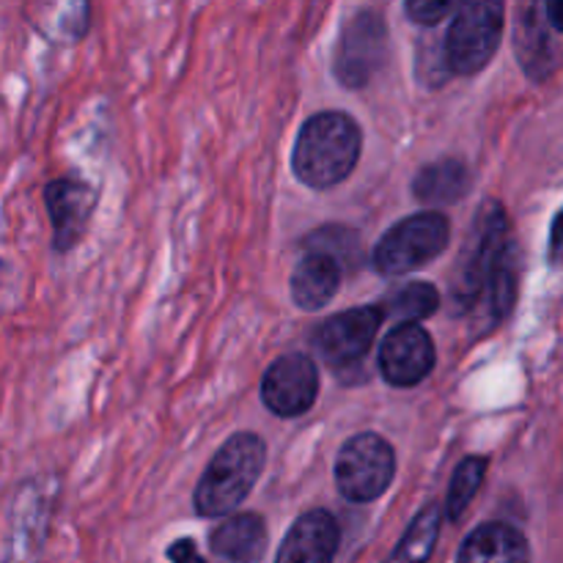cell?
I'll return each instance as SVG.
<instances>
[{
    "mask_svg": "<svg viewBox=\"0 0 563 563\" xmlns=\"http://www.w3.org/2000/svg\"><path fill=\"white\" fill-rule=\"evenodd\" d=\"M451 300L460 311L478 313L482 330L509 317L517 300V247L506 209L487 201L476 214L471 245L460 264Z\"/></svg>",
    "mask_w": 563,
    "mask_h": 563,
    "instance_id": "6da1fadb",
    "label": "cell"
},
{
    "mask_svg": "<svg viewBox=\"0 0 563 563\" xmlns=\"http://www.w3.org/2000/svg\"><path fill=\"white\" fill-rule=\"evenodd\" d=\"M363 135L352 115L341 110H324L302 124L295 143V174L313 190L341 185L361 159Z\"/></svg>",
    "mask_w": 563,
    "mask_h": 563,
    "instance_id": "7a4b0ae2",
    "label": "cell"
},
{
    "mask_svg": "<svg viewBox=\"0 0 563 563\" xmlns=\"http://www.w3.org/2000/svg\"><path fill=\"white\" fill-rule=\"evenodd\" d=\"M264 460H267V445L258 434L240 432L225 440L192 495L198 515L225 517L240 509L262 476Z\"/></svg>",
    "mask_w": 563,
    "mask_h": 563,
    "instance_id": "3957f363",
    "label": "cell"
},
{
    "mask_svg": "<svg viewBox=\"0 0 563 563\" xmlns=\"http://www.w3.org/2000/svg\"><path fill=\"white\" fill-rule=\"evenodd\" d=\"M504 3L473 0L462 3L445 33V69L454 75H476L495 58L504 36Z\"/></svg>",
    "mask_w": 563,
    "mask_h": 563,
    "instance_id": "277c9868",
    "label": "cell"
},
{
    "mask_svg": "<svg viewBox=\"0 0 563 563\" xmlns=\"http://www.w3.org/2000/svg\"><path fill=\"white\" fill-rule=\"evenodd\" d=\"M451 225L440 212H418L401 220L374 247V267L383 275H407L421 269L449 247Z\"/></svg>",
    "mask_w": 563,
    "mask_h": 563,
    "instance_id": "5b68a950",
    "label": "cell"
},
{
    "mask_svg": "<svg viewBox=\"0 0 563 563\" xmlns=\"http://www.w3.org/2000/svg\"><path fill=\"white\" fill-rule=\"evenodd\" d=\"M396 476V454L385 438L374 432L355 434L335 460V482L352 504H372Z\"/></svg>",
    "mask_w": 563,
    "mask_h": 563,
    "instance_id": "8992f818",
    "label": "cell"
},
{
    "mask_svg": "<svg viewBox=\"0 0 563 563\" xmlns=\"http://www.w3.org/2000/svg\"><path fill=\"white\" fill-rule=\"evenodd\" d=\"M388 58V27L377 11H357L344 25L333 69L346 88H363Z\"/></svg>",
    "mask_w": 563,
    "mask_h": 563,
    "instance_id": "52a82bcc",
    "label": "cell"
},
{
    "mask_svg": "<svg viewBox=\"0 0 563 563\" xmlns=\"http://www.w3.org/2000/svg\"><path fill=\"white\" fill-rule=\"evenodd\" d=\"M319 396L317 363L302 352L278 357L262 379V399L280 418H297L313 407Z\"/></svg>",
    "mask_w": 563,
    "mask_h": 563,
    "instance_id": "ba28073f",
    "label": "cell"
},
{
    "mask_svg": "<svg viewBox=\"0 0 563 563\" xmlns=\"http://www.w3.org/2000/svg\"><path fill=\"white\" fill-rule=\"evenodd\" d=\"M383 322L385 317L379 306L352 308V311L335 313L328 322L319 324L313 344H317L319 355L333 366H352L372 350Z\"/></svg>",
    "mask_w": 563,
    "mask_h": 563,
    "instance_id": "9c48e42d",
    "label": "cell"
},
{
    "mask_svg": "<svg viewBox=\"0 0 563 563\" xmlns=\"http://www.w3.org/2000/svg\"><path fill=\"white\" fill-rule=\"evenodd\" d=\"M438 352L421 324H396L379 346V372L396 388H412L432 374Z\"/></svg>",
    "mask_w": 563,
    "mask_h": 563,
    "instance_id": "30bf717a",
    "label": "cell"
},
{
    "mask_svg": "<svg viewBox=\"0 0 563 563\" xmlns=\"http://www.w3.org/2000/svg\"><path fill=\"white\" fill-rule=\"evenodd\" d=\"M44 207L53 225V247L58 253L71 251L86 234L88 220L97 207V192L91 185L71 176H60L44 185Z\"/></svg>",
    "mask_w": 563,
    "mask_h": 563,
    "instance_id": "8fae6325",
    "label": "cell"
},
{
    "mask_svg": "<svg viewBox=\"0 0 563 563\" xmlns=\"http://www.w3.org/2000/svg\"><path fill=\"white\" fill-rule=\"evenodd\" d=\"M339 544V520L330 511L313 509L289 528L275 563H333Z\"/></svg>",
    "mask_w": 563,
    "mask_h": 563,
    "instance_id": "7c38bea8",
    "label": "cell"
},
{
    "mask_svg": "<svg viewBox=\"0 0 563 563\" xmlns=\"http://www.w3.org/2000/svg\"><path fill=\"white\" fill-rule=\"evenodd\" d=\"M341 278H344V269L339 258L330 251L313 247L291 273V300L302 311H319L339 295Z\"/></svg>",
    "mask_w": 563,
    "mask_h": 563,
    "instance_id": "4fadbf2b",
    "label": "cell"
},
{
    "mask_svg": "<svg viewBox=\"0 0 563 563\" xmlns=\"http://www.w3.org/2000/svg\"><path fill=\"white\" fill-rule=\"evenodd\" d=\"M456 563H531V548L517 528L487 522L465 539Z\"/></svg>",
    "mask_w": 563,
    "mask_h": 563,
    "instance_id": "5bb4252c",
    "label": "cell"
},
{
    "mask_svg": "<svg viewBox=\"0 0 563 563\" xmlns=\"http://www.w3.org/2000/svg\"><path fill=\"white\" fill-rule=\"evenodd\" d=\"M467 190H471V170L456 157L438 159L418 170V176L412 179V196L427 207L456 203L467 196Z\"/></svg>",
    "mask_w": 563,
    "mask_h": 563,
    "instance_id": "9a60e30c",
    "label": "cell"
},
{
    "mask_svg": "<svg viewBox=\"0 0 563 563\" xmlns=\"http://www.w3.org/2000/svg\"><path fill=\"white\" fill-rule=\"evenodd\" d=\"M212 550L234 563H256L267 548V528L258 515H234L212 533Z\"/></svg>",
    "mask_w": 563,
    "mask_h": 563,
    "instance_id": "2e32d148",
    "label": "cell"
},
{
    "mask_svg": "<svg viewBox=\"0 0 563 563\" xmlns=\"http://www.w3.org/2000/svg\"><path fill=\"white\" fill-rule=\"evenodd\" d=\"M539 14H542L539 5H522L515 33L517 58L533 80H544L555 64L553 44L548 36V20H542Z\"/></svg>",
    "mask_w": 563,
    "mask_h": 563,
    "instance_id": "e0dca14e",
    "label": "cell"
},
{
    "mask_svg": "<svg viewBox=\"0 0 563 563\" xmlns=\"http://www.w3.org/2000/svg\"><path fill=\"white\" fill-rule=\"evenodd\" d=\"M440 520H443L440 506H427V509L412 520V526L407 528L399 548L394 550V555L385 563H429L434 544H438L440 539Z\"/></svg>",
    "mask_w": 563,
    "mask_h": 563,
    "instance_id": "ac0fdd59",
    "label": "cell"
},
{
    "mask_svg": "<svg viewBox=\"0 0 563 563\" xmlns=\"http://www.w3.org/2000/svg\"><path fill=\"white\" fill-rule=\"evenodd\" d=\"M440 308V295L432 284H405L379 306L383 317L399 319L401 324H418Z\"/></svg>",
    "mask_w": 563,
    "mask_h": 563,
    "instance_id": "d6986e66",
    "label": "cell"
},
{
    "mask_svg": "<svg viewBox=\"0 0 563 563\" xmlns=\"http://www.w3.org/2000/svg\"><path fill=\"white\" fill-rule=\"evenodd\" d=\"M484 476H487V460H484V456H467V460L456 467L449 487V504H445L451 520H460V517L465 515L471 500L476 498V493L482 489Z\"/></svg>",
    "mask_w": 563,
    "mask_h": 563,
    "instance_id": "ffe728a7",
    "label": "cell"
},
{
    "mask_svg": "<svg viewBox=\"0 0 563 563\" xmlns=\"http://www.w3.org/2000/svg\"><path fill=\"white\" fill-rule=\"evenodd\" d=\"M456 9H460V5L449 3V0H410V3L405 5L407 16L421 22V25H440L445 16L456 14Z\"/></svg>",
    "mask_w": 563,
    "mask_h": 563,
    "instance_id": "44dd1931",
    "label": "cell"
},
{
    "mask_svg": "<svg viewBox=\"0 0 563 563\" xmlns=\"http://www.w3.org/2000/svg\"><path fill=\"white\" fill-rule=\"evenodd\" d=\"M168 559H170V563H207L190 539H179V542L170 544Z\"/></svg>",
    "mask_w": 563,
    "mask_h": 563,
    "instance_id": "7402d4cb",
    "label": "cell"
},
{
    "mask_svg": "<svg viewBox=\"0 0 563 563\" xmlns=\"http://www.w3.org/2000/svg\"><path fill=\"white\" fill-rule=\"evenodd\" d=\"M550 262H553L555 267L563 264V209L555 214L553 231H550Z\"/></svg>",
    "mask_w": 563,
    "mask_h": 563,
    "instance_id": "603a6c76",
    "label": "cell"
},
{
    "mask_svg": "<svg viewBox=\"0 0 563 563\" xmlns=\"http://www.w3.org/2000/svg\"><path fill=\"white\" fill-rule=\"evenodd\" d=\"M544 16H548V25L563 33V3H550L544 5Z\"/></svg>",
    "mask_w": 563,
    "mask_h": 563,
    "instance_id": "cb8c5ba5",
    "label": "cell"
}]
</instances>
